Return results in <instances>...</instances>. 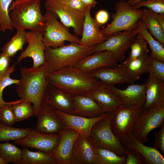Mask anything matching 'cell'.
<instances>
[{"mask_svg": "<svg viewBox=\"0 0 164 164\" xmlns=\"http://www.w3.org/2000/svg\"><path fill=\"white\" fill-rule=\"evenodd\" d=\"M47 67L45 63L36 68L21 67L19 70L21 77L15 84L16 93L22 101L33 104L35 116L39 112L44 93L50 83Z\"/></svg>", "mask_w": 164, "mask_h": 164, "instance_id": "1", "label": "cell"}, {"mask_svg": "<svg viewBox=\"0 0 164 164\" xmlns=\"http://www.w3.org/2000/svg\"><path fill=\"white\" fill-rule=\"evenodd\" d=\"M50 83L72 95H87L101 81L75 67H68L48 74Z\"/></svg>", "mask_w": 164, "mask_h": 164, "instance_id": "2", "label": "cell"}, {"mask_svg": "<svg viewBox=\"0 0 164 164\" xmlns=\"http://www.w3.org/2000/svg\"><path fill=\"white\" fill-rule=\"evenodd\" d=\"M95 46L71 43L56 48H46L45 63L48 74L64 68L76 67L82 58L94 53Z\"/></svg>", "mask_w": 164, "mask_h": 164, "instance_id": "3", "label": "cell"}, {"mask_svg": "<svg viewBox=\"0 0 164 164\" xmlns=\"http://www.w3.org/2000/svg\"><path fill=\"white\" fill-rule=\"evenodd\" d=\"M11 11L10 16L14 29L16 31L28 29L43 34L45 24L41 12L40 0L21 4Z\"/></svg>", "mask_w": 164, "mask_h": 164, "instance_id": "4", "label": "cell"}, {"mask_svg": "<svg viewBox=\"0 0 164 164\" xmlns=\"http://www.w3.org/2000/svg\"><path fill=\"white\" fill-rule=\"evenodd\" d=\"M114 114V112H107L106 116L96 122L91 130L89 139L94 147L107 149L126 157L125 148L111 129Z\"/></svg>", "mask_w": 164, "mask_h": 164, "instance_id": "5", "label": "cell"}, {"mask_svg": "<svg viewBox=\"0 0 164 164\" xmlns=\"http://www.w3.org/2000/svg\"><path fill=\"white\" fill-rule=\"evenodd\" d=\"M115 12L111 16L112 21L101 30L106 37L121 31H132L137 27L142 14V10L135 9L125 0L117 2Z\"/></svg>", "mask_w": 164, "mask_h": 164, "instance_id": "6", "label": "cell"}, {"mask_svg": "<svg viewBox=\"0 0 164 164\" xmlns=\"http://www.w3.org/2000/svg\"><path fill=\"white\" fill-rule=\"evenodd\" d=\"M45 30L43 40L46 48H56L65 44V41L80 43V39L69 31L68 28L58 20L55 13L46 11L44 15Z\"/></svg>", "mask_w": 164, "mask_h": 164, "instance_id": "7", "label": "cell"}, {"mask_svg": "<svg viewBox=\"0 0 164 164\" xmlns=\"http://www.w3.org/2000/svg\"><path fill=\"white\" fill-rule=\"evenodd\" d=\"M164 123V106L144 109L135 124L132 134L142 143L148 142V135Z\"/></svg>", "mask_w": 164, "mask_h": 164, "instance_id": "8", "label": "cell"}, {"mask_svg": "<svg viewBox=\"0 0 164 164\" xmlns=\"http://www.w3.org/2000/svg\"><path fill=\"white\" fill-rule=\"evenodd\" d=\"M44 6L46 11L55 13L64 26L68 28L72 27L75 36H81L84 13L72 9L61 0L45 1Z\"/></svg>", "mask_w": 164, "mask_h": 164, "instance_id": "9", "label": "cell"}, {"mask_svg": "<svg viewBox=\"0 0 164 164\" xmlns=\"http://www.w3.org/2000/svg\"><path fill=\"white\" fill-rule=\"evenodd\" d=\"M143 110L141 106L126 107L120 105L114 112L111 122L112 131L120 140L132 133L136 120Z\"/></svg>", "mask_w": 164, "mask_h": 164, "instance_id": "10", "label": "cell"}, {"mask_svg": "<svg viewBox=\"0 0 164 164\" xmlns=\"http://www.w3.org/2000/svg\"><path fill=\"white\" fill-rule=\"evenodd\" d=\"M82 58L76 67L89 74L95 70L105 67H115L125 59V53L106 50L95 52Z\"/></svg>", "mask_w": 164, "mask_h": 164, "instance_id": "11", "label": "cell"}, {"mask_svg": "<svg viewBox=\"0 0 164 164\" xmlns=\"http://www.w3.org/2000/svg\"><path fill=\"white\" fill-rule=\"evenodd\" d=\"M60 138L59 133H41L32 129L26 136L14 142L22 146L35 149L50 154L57 147Z\"/></svg>", "mask_w": 164, "mask_h": 164, "instance_id": "12", "label": "cell"}, {"mask_svg": "<svg viewBox=\"0 0 164 164\" xmlns=\"http://www.w3.org/2000/svg\"><path fill=\"white\" fill-rule=\"evenodd\" d=\"M36 116L35 130L38 132L57 134L66 128L56 110L44 103H42Z\"/></svg>", "mask_w": 164, "mask_h": 164, "instance_id": "13", "label": "cell"}, {"mask_svg": "<svg viewBox=\"0 0 164 164\" xmlns=\"http://www.w3.org/2000/svg\"><path fill=\"white\" fill-rule=\"evenodd\" d=\"M43 33L32 31L27 32L28 46L18 58L15 65L26 57H30L33 61L32 67H39L45 62L46 48L43 40Z\"/></svg>", "mask_w": 164, "mask_h": 164, "instance_id": "14", "label": "cell"}, {"mask_svg": "<svg viewBox=\"0 0 164 164\" xmlns=\"http://www.w3.org/2000/svg\"><path fill=\"white\" fill-rule=\"evenodd\" d=\"M108 86L121 105L126 107L141 106L144 108L146 101L145 82L141 84H131L124 90L119 89L114 85Z\"/></svg>", "mask_w": 164, "mask_h": 164, "instance_id": "15", "label": "cell"}, {"mask_svg": "<svg viewBox=\"0 0 164 164\" xmlns=\"http://www.w3.org/2000/svg\"><path fill=\"white\" fill-rule=\"evenodd\" d=\"M42 103L56 110L73 114V95L68 94L49 83L44 93Z\"/></svg>", "mask_w": 164, "mask_h": 164, "instance_id": "16", "label": "cell"}, {"mask_svg": "<svg viewBox=\"0 0 164 164\" xmlns=\"http://www.w3.org/2000/svg\"><path fill=\"white\" fill-rule=\"evenodd\" d=\"M59 133L60 136L59 143L50 154L56 160L57 164H70L73 146L79 134L67 128Z\"/></svg>", "mask_w": 164, "mask_h": 164, "instance_id": "17", "label": "cell"}, {"mask_svg": "<svg viewBox=\"0 0 164 164\" xmlns=\"http://www.w3.org/2000/svg\"><path fill=\"white\" fill-rule=\"evenodd\" d=\"M89 74L108 85L124 83L132 84L135 81L123 64L115 67L101 68Z\"/></svg>", "mask_w": 164, "mask_h": 164, "instance_id": "18", "label": "cell"}, {"mask_svg": "<svg viewBox=\"0 0 164 164\" xmlns=\"http://www.w3.org/2000/svg\"><path fill=\"white\" fill-rule=\"evenodd\" d=\"M56 111L63 121L66 128L73 130L88 139L94 125L107 114V112H105L97 117L87 118L67 113L59 110Z\"/></svg>", "mask_w": 164, "mask_h": 164, "instance_id": "19", "label": "cell"}, {"mask_svg": "<svg viewBox=\"0 0 164 164\" xmlns=\"http://www.w3.org/2000/svg\"><path fill=\"white\" fill-rule=\"evenodd\" d=\"M70 164H97L94 146L83 135L79 134L75 141Z\"/></svg>", "mask_w": 164, "mask_h": 164, "instance_id": "20", "label": "cell"}, {"mask_svg": "<svg viewBox=\"0 0 164 164\" xmlns=\"http://www.w3.org/2000/svg\"><path fill=\"white\" fill-rule=\"evenodd\" d=\"M135 37L136 36L133 35L132 31H124L109 36L104 41L95 45L94 53L109 50L125 53L130 48Z\"/></svg>", "mask_w": 164, "mask_h": 164, "instance_id": "21", "label": "cell"}, {"mask_svg": "<svg viewBox=\"0 0 164 164\" xmlns=\"http://www.w3.org/2000/svg\"><path fill=\"white\" fill-rule=\"evenodd\" d=\"M164 81L149 73L145 82L146 101L144 109L164 106Z\"/></svg>", "mask_w": 164, "mask_h": 164, "instance_id": "22", "label": "cell"}, {"mask_svg": "<svg viewBox=\"0 0 164 164\" xmlns=\"http://www.w3.org/2000/svg\"><path fill=\"white\" fill-rule=\"evenodd\" d=\"M120 141L126 149H134L138 152L144 158L146 164H164V157L156 148L144 145L132 133Z\"/></svg>", "mask_w": 164, "mask_h": 164, "instance_id": "23", "label": "cell"}, {"mask_svg": "<svg viewBox=\"0 0 164 164\" xmlns=\"http://www.w3.org/2000/svg\"><path fill=\"white\" fill-rule=\"evenodd\" d=\"M91 8L89 7L84 13L81 38L79 44L82 45L95 46L106 39L107 37L104 36L100 29V26L95 19L91 14Z\"/></svg>", "mask_w": 164, "mask_h": 164, "instance_id": "24", "label": "cell"}, {"mask_svg": "<svg viewBox=\"0 0 164 164\" xmlns=\"http://www.w3.org/2000/svg\"><path fill=\"white\" fill-rule=\"evenodd\" d=\"M99 86L87 96L93 98L105 112H114L121 105L108 85L101 81Z\"/></svg>", "mask_w": 164, "mask_h": 164, "instance_id": "25", "label": "cell"}, {"mask_svg": "<svg viewBox=\"0 0 164 164\" xmlns=\"http://www.w3.org/2000/svg\"><path fill=\"white\" fill-rule=\"evenodd\" d=\"M73 114L87 118L98 117L105 112L96 101L87 95H73Z\"/></svg>", "mask_w": 164, "mask_h": 164, "instance_id": "26", "label": "cell"}, {"mask_svg": "<svg viewBox=\"0 0 164 164\" xmlns=\"http://www.w3.org/2000/svg\"><path fill=\"white\" fill-rule=\"evenodd\" d=\"M132 33L135 36H140L148 44L151 50L150 56L164 62V46L153 38L141 19L136 28L132 31Z\"/></svg>", "mask_w": 164, "mask_h": 164, "instance_id": "27", "label": "cell"}, {"mask_svg": "<svg viewBox=\"0 0 164 164\" xmlns=\"http://www.w3.org/2000/svg\"><path fill=\"white\" fill-rule=\"evenodd\" d=\"M141 19L153 38L164 46V30L159 25L157 13L149 9L142 10Z\"/></svg>", "mask_w": 164, "mask_h": 164, "instance_id": "28", "label": "cell"}, {"mask_svg": "<svg viewBox=\"0 0 164 164\" xmlns=\"http://www.w3.org/2000/svg\"><path fill=\"white\" fill-rule=\"evenodd\" d=\"M23 147L21 149V164H57L50 154L39 150L32 151L27 147Z\"/></svg>", "mask_w": 164, "mask_h": 164, "instance_id": "29", "label": "cell"}, {"mask_svg": "<svg viewBox=\"0 0 164 164\" xmlns=\"http://www.w3.org/2000/svg\"><path fill=\"white\" fill-rule=\"evenodd\" d=\"M27 43V32L25 30L16 31L14 36L2 47V52L12 58L18 51H22L24 45Z\"/></svg>", "mask_w": 164, "mask_h": 164, "instance_id": "30", "label": "cell"}, {"mask_svg": "<svg viewBox=\"0 0 164 164\" xmlns=\"http://www.w3.org/2000/svg\"><path fill=\"white\" fill-rule=\"evenodd\" d=\"M94 147L97 164H125V157L107 149Z\"/></svg>", "mask_w": 164, "mask_h": 164, "instance_id": "31", "label": "cell"}, {"mask_svg": "<svg viewBox=\"0 0 164 164\" xmlns=\"http://www.w3.org/2000/svg\"><path fill=\"white\" fill-rule=\"evenodd\" d=\"M21 149L11 143H0V157L8 164H21Z\"/></svg>", "mask_w": 164, "mask_h": 164, "instance_id": "32", "label": "cell"}, {"mask_svg": "<svg viewBox=\"0 0 164 164\" xmlns=\"http://www.w3.org/2000/svg\"><path fill=\"white\" fill-rule=\"evenodd\" d=\"M32 128H13L0 123V142L15 141L26 136Z\"/></svg>", "mask_w": 164, "mask_h": 164, "instance_id": "33", "label": "cell"}, {"mask_svg": "<svg viewBox=\"0 0 164 164\" xmlns=\"http://www.w3.org/2000/svg\"><path fill=\"white\" fill-rule=\"evenodd\" d=\"M146 56L128 61L125 60L122 63L135 81L142 75L148 73L145 62Z\"/></svg>", "mask_w": 164, "mask_h": 164, "instance_id": "34", "label": "cell"}, {"mask_svg": "<svg viewBox=\"0 0 164 164\" xmlns=\"http://www.w3.org/2000/svg\"><path fill=\"white\" fill-rule=\"evenodd\" d=\"M15 0H0V32L14 29L9 13V8L12 3Z\"/></svg>", "mask_w": 164, "mask_h": 164, "instance_id": "35", "label": "cell"}, {"mask_svg": "<svg viewBox=\"0 0 164 164\" xmlns=\"http://www.w3.org/2000/svg\"><path fill=\"white\" fill-rule=\"evenodd\" d=\"M137 35L130 46L131 50L126 61L148 55L149 50L147 47V42L140 36Z\"/></svg>", "mask_w": 164, "mask_h": 164, "instance_id": "36", "label": "cell"}, {"mask_svg": "<svg viewBox=\"0 0 164 164\" xmlns=\"http://www.w3.org/2000/svg\"><path fill=\"white\" fill-rule=\"evenodd\" d=\"M16 122L20 121L35 114V110L29 102L21 101L12 105Z\"/></svg>", "mask_w": 164, "mask_h": 164, "instance_id": "37", "label": "cell"}, {"mask_svg": "<svg viewBox=\"0 0 164 164\" xmlns=\"http://www.w3.org/2000/svg\"><path fill=\"white\" fill-rule=\"evenodd\" d=\"M22 101L20 100L7 102L0 106V123L12 126L16 122L15 117L12 108V105Z\"/></svg>", "mask_w": 164, "mask_h": 164, "instance_id": "38", "label": "cell"}, {"mask_svg": "<svg viewBox=\"0 0 164 164\" xmlns=\"http://www.w3.org/2000/svg\"><path fill=\"white\" fill-rule=\"evenodd\" d=\"M145 62L148 73H152L159 79L164 80V62L147 55Z\"/></svg>", "mask_w": 164, "mask_h": 164, "instance_id": "39", "label": "cell"}, {"mask_svg": "<svg viewBox=\"0 0 164 164\" xmlns=\"http://www.w3.org/2000/svg\"><path fill=\"white\" fill-rule=\"evenodd\" d=\"M15 64L10 67L7 72L4 75L0 76V106L6 103L2 98V92L5 88L8 86L18 83L19 79H13L10 77V74L15 70Z\"/></svg>", "mask_w": 164, "mask_h": 164, "instance_id": "40", "label": "cell"}, {"mask_svg": "<svg viewBox=\"0 0 164 164\" xmlns=\"http://www.w3.org/2000/svg\"><path fill=\"white\" fill-rule=\"evenodd\" d=\"M143 6L157 13H164V0H145L132 7L137 9Z\"/></svg>", "mask_w": 164, "mask_h": 164, "instance_id": "41", "label": "cell"}, {"mask_svg": "<svg viewBox=\"0 0 164 164\" xmlns=\"http://www.w3.org/2000/svg\"><path fill=\"white\" fill-rule=\"evenodd\" d=\"M126 149L125 164H146L144 158L137 151L134 149Z\"/></svg>", "mask_w": 164, "mask_h": 164, "instance_id": "42", "label": "cell"}, {"mask_svg": "<svg viewBox=\"0 0 164 164\" xmlns=\"http://www.w3.org/2000/svg\"><path fill=\"white\" fill-rule=\"evenodd\" d=\"M155 141L154 146L164 153V123L158 131L154 132Z\"/></svg>", "mask_w": 164, "mask_h": 164, "instance_id": "43", "label": "cell"}, {"mask_svg": "<svg viewBox=\"0 0 164 164\" xmlns=\"http://www.w3.org/2000/svg\"><path fill=\"white\" fill-rule=\"evenodd\" d=\"M12 58L3 53H0V76L5 74L10 67Z\"/></svg>", "mask_w": 164, "mask_h": 164, "instance_id": "44", "label": "cell"}, {"mask_svg": "<svg viewBox=\"0 0 164 164\" xmlns=\"http://www.w3.org/2000/svg\"><path fill=\"white\" fill-rule=\"evenodd\" d=\"M61 0L72 9L84 13L89 8L84 5L80 0Z\"/></svg>", "mask_w": 164, "mask_h": 164, "instance_id": "45", "label": "cell"}, {"mask_svg": "<svg viewBox=\"0 0 164 164\" xmlns=\"http://www.w3.org/2000/svg\"><path fill=\"white\" fill-rule=\"evenodd\" d=\"M109 18V14L108 12L105 9H102L97 12L94 19L100 26L107 23Z\"/></svg>", "mask_w": 164, "mask_h": 164, "instance_id": "46", "label": "cell"}, {"mask_svg": "<svg viewBox=\"0 0 164 164\" xmlns=\"http://www.w3.org/2000/svg\"><path fill=\"white\" fill-rule=\"evenodd\" d=\"M32 0H15L13 1L11 4L9 8V11H11L16 6L21 4ZM44 0L46 1L48 0Z\"/></svg>", "mask_w": 164, "mask_h": 164, "instance_id": "47", "label": "cell"}, {"mask_svg": "<svg viewBox=\"0 0 164 164\" xmlns=\"http://www.w3.org/2000/svg\"><path fill=\"white\" fill-rule=\"evenodd\" d=\"M82 3L86 6L92 9L95 7L97 3L95 0H80Z\"/></svg>", "mask_w": 164, "mask_h": 164, "instance_id": "48", "label": "cell"}, {"mask_svg": "<svg viewBox=\"0 0 164 164\" xmlns=\"http://www.w3.org/2000/svg\"><path fill=\"white\" fill-rule=\"evenodd\" d=\"M157 18L159 23L164 30V13H157Z\"/></svg>", "mask_w": 164, "mask_h": 164, "instance_id": "49", "label": "cell"}, {"mask_svg": "<svg viewBox=\"0 0 164 164\" xmlns=\"http://www.w3.org/2000/svg\"><path fill=\"white\" fill-rule=\"evenodd\" d=\"M145 0H128L127 2L132 7Z\"/></svg>", "mask_w": 164, "mask_h": 164, "instance_id": "50", "label": "cell"}, {"mask_svg": "<svg viewBox=\"0 0 164 164\" xmlns=\"http://www.w3.org/2000/svg\"><path fill=\"white\" fill-rule=\"evenodd\" d=\"M8 163L0 157V164H7Z\"/></svg>", "mask_w": 164, "mask_h": 164, "instance_id": "51", "label": "cell"}]
</instances>
